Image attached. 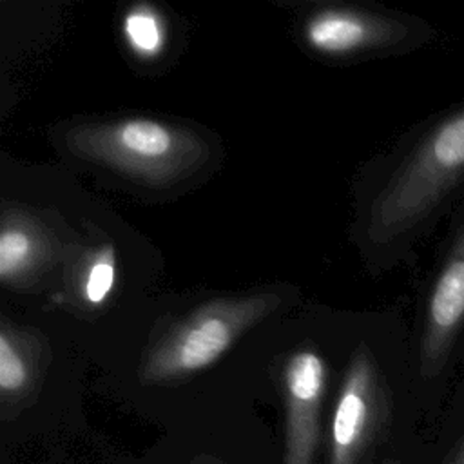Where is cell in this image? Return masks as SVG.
<instances>
[{"label":"cell","instance_id":"obj_10","mask_svg":"<svg viewBox=\"0 0 464 464\" xmlns=\"http://www.w3.org/2000/svg\"><path fill=\"white\" fill-rule=\"evenodd\" d=\"M123 34L129 47L143 58L160 54L165 44L163 20L154 9L147 5H138L125 14Z\"/></svg>","mask_w":464,"mask_h":464},{"label":"cell","instance_id":"obj_4","mask_svg":"<svg viewBox=\"0 0 464 464\" xmlns=\"http://www.w3.org/2000/svg\"><path fill=\"white\" fill-rule=\"evenodd\" d=\"M277 303L274 294H256L216 299L196 308L149 350L140 368L141 382L165 384L201 372Z\"/></svg>","mask_w":464,"mask_h":464},{"label":"cell","instance_id":"obj_11","mask_svg":"<svg viewBox=\"0 0 464 464\" xmlns=\"http://www.w3.org/2000/svg\"><path fill=\"white\" fill-rule=\"evenodd\" d=\"M114 281H116V254L111 245H105L91 257L83 272V279H82L83 299L92 306L105 303V299L112 292Z\"/></svg>","mask_w":464,"mask_h":464},{"label":"cell","instance_id":"obj_14","mask_svg":"<svg viewBox=\"0 0 464 464\" xmlns=\"http://www.w3.org/2000/svg\"><path fill=\"white\" fill-rule=\"evenodd\" d=\"M459 364L462 366V375H464V348H462V353H460V359H459Z\"/></svg>","mask_w":464,"mask_h":464},{"label":"cell","instance_id":"obj_7","mask_svg":"<svg viewBox=\"0 0 464 464\" xmlns=\"http://www.w3.org/2000/svg\"><path fill=\"white\" fill-rule=\"evenodd\" d=\"M326 366L314 350L292 353L283 372L285 448L281 464H315Z\"/></svg>","mask_w":464,"mask_h":464},{"label":"cell","instance_id":"obj_12","mask_svg":"<svg viewBox=\"0 0 464 464\" xmlns=\"http://www.w3.org/2000/svg\"><path fill=\"white\" fill-rule=\"evenodd\" d=\"M450 464H464V437L460 439L459 446H457V453L453 455V459L450 460Z\"/></svg>","mask_w":464,"mask_h":464},{"label":"cell","instance_id":"obj_1","mask_svg":"<svg viewBox=\"0 0 464 464\" xmlns=\"http://www.w3.org/2000/svg\"><path fill=\"white\" fill-rule=\"evenodd\" d=\"M462 198L464 98L417 125L388 160L366 207L364 243L379 263H397Z\"/></svg>","mask_w":464,"mask_h":464},{"label":"cell","instance_id":"obj_9","mask_svg":"<svg viewBox=\"0 0 464 464\" xmlns=\"http://www.w3.org/2000/svg\"><path fill=\"white\" fill-rule=\"evenodd\" d=\"M40 246L36 234L24 223L5 219L0 232V277L14 283L38 259Z\"/></svg>","mask_w":464,"mask_h":464},{"label":"cell","instance_id":"obj_8","mask_svg":"<svg viewBox=\"0 0 464 464\" xmlns=\"http://www.w3.org/2000/svg\"><path fill=\"white\" fill-rule=\"evenodd\" d=\"M38 381V364L13 332H0V397L4 417H13L33 397Z\"/></svg>","mask_w":464,"mask_h":464},{"label":"cell","instance_id":"obj_6","mask_svg":"<svg viewBox=\"0 0 464 464\" xmlns=\"http://www.w3.org/2000/svg\"><path fill=\"white\" fill-rule=\"evenodd\" d=\"M435 29L417 16L357 9H326L304 25L310 47L324 54L411 51L426 45Z\"/></svg>","mask_w":464,"mask_h":464},{"label":"cell","instance_id":"obj_3","mask_svg":"<svg viewBox=\"0 0 464 464\" xmlns=\"http://www.w3.org/2000/svg\"><path fill=\"white\" fill-rule=\"evenodd\" d=\"M464 348V198L450 216V227L422 290L413 370L426 388L440 386L459 364Z\"/></svg>","mask_w":464,"mask_h":464},{"label":"cell","instance_id":"obj_13","mask_svg":"<svg viewBox=\"0 0 464 464\" xmlns=\"http://www.w3.org/2000/svg\"><path fill=\"white\" fill-rule=\"evenodd\" d=\"M194 464H218V462H214L210 459H198V460H194Z\"/></svg>","mask_w":464,"mask_h":464},{"label":"cell","instance_id":"obj_2","mask_svg":"<svg viewBox=\"0 0 464 464\" xmlns=\"http://www.w3.org/2000/svg\"><path fill=\"white\" fill-rule=\"evenodd\" d=\"M67 147L123 176L165 185L205 161V143L190 130L152 118H123L74 127Z\"/></svg>","mask_w":464,"mask_h":464},{"label":"cell","instance_id":"obj_5","mask_svg":"<svg viewBox=\"0 0 464 464\" xmlns=\"http://www.w3.org/2000/svg\"><path fill=\"white\" fill-rule=\"evenodd\" d=\"M390 413V388L373 350L361 343L335 401L326 464H361Z\"/></svg>","mask_w":464,"mask_h":464}]
</instances>
